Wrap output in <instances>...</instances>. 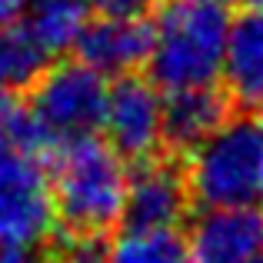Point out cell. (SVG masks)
Segmentation results:
<instances>
[{
  "instance_id": "obj_13",
  "label": "cell",
  "mask_w": 263,
  "mask_h": 263,
  "mask_svg": "<svg viewBox=\"0 0 263 263\" xmlns=\"http://www.w3.org/2000/svg\"><path fill=\"white\" fill-rule=\"evenodd\" d=\"M50 53L24 24H0V93H24L47 70Z\"/></svg>"
},
{
  "instance_id": "obj_15",
  "label": "cell",
  "mask_w": 263,
  "mask_h": 263,
  "mask_svg": "<svg viewBox=\"0 0 263 263\" xmlns=\"http://www.w3.org/2000/svg\"><path fill=\"white\" fill-rule=\"evenodd\" d=\"M47 147L40 127L33 123L30 107L17 93H0V160L7 157H37Z\"/></svg>"
},
{
  "instance_id": "obj_14",
  "label": "cell",
  "mask_w": 263,
  "mask_h": 263,
  "mask_svg": "<svg viewBox=\"0 0 263 263\" xmlns=\"http://www.w3.org/2000/svg\"><path fill=\"white\" fill-rule=\"evenodd\" d=\"M103 263H190V253L174 227H127L107 243Z\"/></svg>"
},
{
  "instance_id": "obj_3",
  "label": "cell",
  "mask_w": 263,
  "mask_h": 263,
  "mask_svg": "<svg viewBox=\"0 0 263 263\" xmlns=\"http://www.w3.org/2000/svg\"><path fill=\"white\" fill-rule=\"evenodd\" d=\"M183 170L193 203L206 210L253 206L263 190V123L230 114L186 154Z\"/></svg>"
},
{
  "instance_id": "obj_16",
  "label": "cell",
  "mask_w": 263,
  "mask_h": 263,
  "mask_svg": "<svg viewBox=\"0 0 263 263\" xmlns=\"http://www.w3.org/2000/svg\"><path fill=\"white\" fill-rule=\"evenodd\" d=\"M103 253H107L103 237H67L64 233V243L53 253V263H103Z\"/></svg>"
},
{
  "instance_id": "obj_7",
  "label": "cell",
  "mask_w": 263,
  "mask_h": 263,
  "mask_svg": "<svg viewBox=\"0 0 263 263\" xmlns=\"http://www.w3.org/2000/svg\"><path fill=\"white\" fill-rule=\"evenodd\" d=\"M193 197L186 183V170L177 157H147L137 160V170L127 174V200L123 220L127 227H174L190 213Z\"/></svg>"
},
{
  "instance_id": "obj_1",
  "label": "cell",
  "mask_w": 263,
  "mask_h": 263,
  "mask_svg": "<svg viewBox=\"0 0 263 263\" xmlns=\"http://www.w3.org/2000/svg\"><path fill=\"white\" fill-rule=\"evenodd\" d=\"M53 210L67 237H107L123 220L127 167L110 143L93 137L60 143L53 157Z\"/></svg>"
},
{
  "instance_id": "obj_19",
  "label": "cell",
  "mask_w": 263,
  "mask_h": 263,
  "mask_svg": "<svg viewBox=\"0 0 263 263\" xmlns=\"http://www.w3.org/2000/svg\"><path fill=\"white\" fill-rule=\"evenodd\" d=\"M24 7H27V0H0V24H13V20H20Z\"/></svg>"
},
{
  "instance_id": "obj_9",
  "label": "cell",
  "mask_w": 263,
  "mask_h": 263,
  "mask_svg": "<svg viewBox=\"0 0 263 263\" xmlns=\"http://www.w3.org/2000/svg\"><path fill=\"white\" fill-rule=\"evenodd\" d=\"M263 250V213L253 206H213L186 237L190 263H247Z\"/></svg>"
},
{
  "instance_id": "obj_10",
  "label": "cell",
  "mask_w": 263,
  "mask_h": 263,
  "mask_svg": "<svg viewBox=\"0 0 263 263\" xmlns=\"http://www.w3.org/2000/svg\"><path fill=\"white\" fill-rule=\"evenodd\" d=\"M230 114H233V100L213 84L174 90L170 100H163V147L174 157H186Z\"/></svg>"
},
{
  "instance_id": "obj_11",
  "label": "cell",
  "mask_w": 263,
  "mask_h": 263,
  "mask_svg": "<svg viewBox=\"0 0 263 263\" xmlns=\"http://www.w3.org/2000/svg\"><path fill=\"white\" fill-rule=\"evenodd\" d=\"M220 80L233 107H253L263 97V7H247L230 20Z\"/></svg>"
},
{
  "instance_id": "obj_18",
  "label": "cell",
  "mask_w": 263,
  "mask_h": 263,
  "mask_svg": "<svg viewBox=\"0 0 263 263\" xmlns=\"http://www.w3.org/2000/svg\"><path fill=\"white\" fill-rule=\"evenodd\" d=\"M0 263H53L37 247H0Z\"/></svg>"
},
{
  "instance_id": "obj_23",
  "label": "cell",
  "mask_w": 263,
  "mask_h": 263,
  "mask_svg": "<svg viewBox=\"0 0 263 263\" xmlns=\"http://www.w3.org/2000/svg\"><path fill=\"white\" fill-rule=\"evenodd\" d=\"M260 197H263V190H260Z\"/></svg>"
},
{
  "instance_id": "obj_2",
  "label": "cell",
  "mask_w": 263,
  "mask_h": 263,
  "mask_svg": "<svg viewBox=\"0 0 263 263\" xmlns=\"http://www.w3.org/2000/svg\"><path fill=\"white\" fill-rule=\"evenodd\" d=\"M227 30L230 7L220 0H167L150 27V80L167 93L217 84Z\"/></svg>"
},
{
  "instance_id": "obj_6",
  "label": "cell",
  "mask_w": 263,
  "mask_h": 263,
  "mask_svg": "<svg viewBox=\"0 0 263 263\" xmlns=\"http://www.w3.org/2000/svg\"><path fill=\"white\" fill-rule=\"evenodd\" d=\"M100 130L107 143L127 160H147L163 150V97L154 80H143L137 73L117 77L107 87Z\"/></svg>"
},
{
  "instance_id": "obj_21",
  "label": "cell",
  "mask_w": 263,
  "mask_h": 263,
  "mask_svg": "<svg viewBox=\"0 0 263 263\" xmlns=\"http://www.w3.org/2000/svg\"><path fill=\"white\" fill-rule=\"evenodd\" d=\"M247 263H263V250H257V253H253V257L247 260Z\"/></svg>"
},
{
  "instance_id": "obj_8",
  "label": "cell",
  "mask_w": 263,
  "mask_h": 263,
  "mask_svg": "<svg viewBox=\"0 0 263 263\" xmlns=\"http://www.w3.org/2000/svg\"><path fill=\"white\" fill-rule=\"evenodd\" d=\"M77 60L97 70L100 77H127L147 64L150 53V24L143 17H117L103 13L100 20H87L80 30Z\"/></svg>"
},
{
  "instance_id": "obj_5",
  "label": "cell",
  "mask_w": 263,
  "mask_h": 263,
  "mask_svg": "<svg viewBox=\"0 0 263 263\" xmlns=\"http://www.w3.org/2000/svg\"><path fill=\"white\" fill-rule=\"evenodd\" d=\"M57 230L50 174L37 157L0 160V247H40Z\"/></svg>"
},
{
  "instance_id": "obj_4",
  "label": "cell",
  "mask_w": 263,
  "mask_h": 263,
  "mask_svg": "<svg viewBox=\"0 0 263 263\" xmlns=\"http://www.w3.org/2000/svg\"><path fill=\"white\" fill-rule=\"evenodd\" d=\"M107 77L90 70L80 60L47 64V70L30 87V117L40 127L47 147L90 137L103 120Z\"/></svg>"
},
{
  "instance_id": "obj_20",
  "label": "cell",
  "mask_w": 263,
  "mask_h": 263,
  "mask_svg": "<svg viewBox=\"0 0 263 263\" xmlns=\"http://www.w3.org/2000/svg\"><path fill=\"white\" fill-rule=\"evenodd\" d=\"M220 4H227V7H263V0H220Z\"/></svg>"
},
{
  "instance_id": "obj_17",
  "label": "cell",
  "mask_w": 263,
  "mask_h": 263,
  "mask_svg": "<svg viewBox=\"0 0 263 263\" xmlns=\"http://www.w3.org/2000/svg\"><path fill=\"white\" fill-rule=\"evenodd\" d=\"M100 13H117V17H147L160 10L167 0H90Z\"/></svg>"
},
{
  "instance_id": "obj_12",
  "label": "cell",
  "mask_w": 263,
  "mask_h": 263,
  "mask_svg": "<svg viewBox=\"0 0 263 263\" xmlns=\"http://www.w3.org/2000/svg\"><path fill=\"white\" fill-rule=\"evenodd\" d=\"M90 0H27L24 27L47 53H64L77 44L80 30L87 24Z\"/></svg>"
},
{
  "instance_id": "obj_22",
  "label": "cell",
  "mask_w": 263,
  "mask_h": 263,
  "mask_svg": "<svg viewBox=\"0 0 263 263\" xmlns=\"http://www.w3.org/2000/svg\"><path fill=\"white\" fill-rule=\"evenodd\" d=\"M257 107H260V123H263V97L257 100Z\"/></svg>"
}]
</instances>
